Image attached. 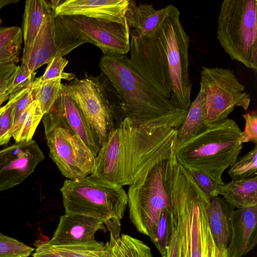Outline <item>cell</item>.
Listing matches in <instances>:
<instances>
[{"instance_id":"1","label":"cell","mask_w":257,"mask_h":257,"mask_svg":"<svg viewBox=\"0 0 257 257\" xmlns=\"http://www.w3.org/2000/svg\"><path fill=\"white\" fill-rule=\"evenodd\" d=\"M176 130L138 127L126 117L100 147L91 174L121 186L136 183L159 158Z\"/></svg>"},{"instance_id":"2","label":"cell","mask_w":257,"mask_h":257,"mask_svg":"<svg viewBox=\"0 0 257 257\" xmlns=\"http://www.w3.org/2000/svg\"><path fill=\"white\" fill-rule=\"evenodd\" d=\"M99 66L120 98L125 117L144 128L178 130L188 110L176 108L169 99L145 80L124 55H103Z\"/></svg>"},{"instance_id":"3","label":"cell","mask_w":257,"mask_h":257,"mask_svg":"<svg viewBox=\"0 0 257 257\" xmlns=\"http://www.w3.org/2000/svg\"><path fill=\"white\" fill-rule=\"evenodd\" d=\"M241 131L236 122L227 118L209 125L190 139L176 144L178 162L189 171H199L220 183L223 172L241 152Z\"/></svg>"},{"instance_id":"4","label":"cell","mask_w":257,"mask_h":257,"mask_svg":"<svg viewBox=\"0 0 257 257\" xmlns=\"http://www.w3.org/2000/svg\"><path fill=\"white\" fill-rule=\"evenodd\" d=\"M177 137V133L146 173L129 186L127 196L130 219L139 232L149 237L162 212L171 209L169 184L176 159Z\"/></svg>"},{"instance_id":"5","label":"cell","mask_w":257,"mask_h":257,"mask_svg":"<svg viewBox=\"0 0 257 257\" xmlns=\"http://www.w3.org/2000/svg\"><path fill=\"white\" fill-rule=\"evenodd\" d=\"M65 213L81 214L103 221L110 237L120 232L121 219L127 205L122 186L92 175L66 180L60 188Z\"/></svg>"},{"instance_id":"6","label":"cell","mask_w":257,"mask_h":257,"mask_svg":"<svg viewBox=\"0 0 257 257\" xmlns=\"http://www.w3.org/2000/svg\"><path fill=\"white\" fill-rule=\"evenodd\" d=\"M62 90L78 104L96 133L100 146L125 118L120 98L102 72L86 75L62 85Z\"/></svg>"},{"instance_id":"7","label":"cell","mask_w":257,"mask_h":257,"mask_svg":"<svg viewBox=\"0 0 257 257\" xmlns=\"http://www.w3.org/2000/svg\"><path fill=\"white\" fill-rule=\"evenodd\" d=\"M256 12V0H224L217 20V38L225 52L255 71Z\"/></svg>"},{"instance_id":"8","label":"cell","mask_w":257,"mask_h":257,"mask_svg":"<svg viewBox=\"0 0 257 257\" xmlns=\"http://www.w3.org/2000/svg\"><path fill=\"white\" fill-rule=\"evenodd\" d=\"M174 6L151 33L162 46L167 58L172 84L169 99L176 108L188 110L191 104L192 82L189 74V37Z\"/></svg>"},{"instance_id":"9","label":"cell","mask_w":257,"mask_h":257,"mask_svg":"<svg viewBox=\"0 0 257 257\" xmlns=\"http://www.w3.org/2000/svg\"><path fill=\"white\" fill-rule=\"evenodd\" d=\"M49 155L63 176L77 180L91 175L96 156L64 119L52 110L42 118Z\"/></svg>"},{"instance_id":"10","label":"cell","mask_w":257,"mask_h":257,"mask_svg":"<svg viewBox=\"0 0 257 257\" xmlns=\"http://www.w3.org/2000/svg\"><path fill=\"white\" fill-rule=\"evenodd\" d=\"M200 88L206 95L208 126L227 119L235 106L241 107L246 111L249 107L250 96L229 68L203 66Z\"/></svg>"},{"instance_id":"11","label":"cell","mask_w":257,"mask_h":257,"mask_svg":"<svg viewBox=\"0 0 257 257\" xmlns=\"http://www.w3.org/2000/svg\"><path fill=\"white\" fill-rule=\"evenodd\" d=\"M86 43L71 30L64 16H56L50 7L32 45L23 50L22 63L33 73L54 58L66 55Z\"/></svg>"},{"instance_id":"12","label":"cell","mask_w":257,"mask_h":257,"mask_svg":"<svg viewBox=\"0 0 257 257\" xmlns=\"http://www.w3.org/2000/svg\"><path fill=\"white\" fill-rule=\"evenodd\" d=\"M130 62L139 74L169 99L172 84L165 53L152 33H131Z\"/></svg>"},{"instance_id":"13","label":"cell","mask_w":257,"mask_h":257,"mask_svg":"<svg viewBox=\"0 0 257 257\" xmlns=\"http://www.w3.org/2000/svg\"><path fill=\"white\" fill-rule=\"evenodd\" d=\"M71 30L86 43L98 47L103 55H124L130 51V27L118 23L83 16H64Z\"/></svg>"},{"instance_id":"14","label":"cell","mask_w":257,"mask_h":257,"mask_svg":"<svg viewBox=\"0 0 257 257\" xmlns=\"http://www.w3.org/2000/svg\"><path fill=\"white\" fill-rule=\"evenodd\" d=\"M44 158L33 140L16 142L0 150V191L23 182Z\"/></svg>"},{"instance_id":"15","label":"cell","mask_w":257,"mask_h":257,"mask_svg":"<svg viewBox=\"0 0 257 257\" xmlns=\"http://www.w3.org/2000/svg\"><path fill=\"white\" fill-rule=\"evenodd\" d=\"M49 3L56 16H79L123 23L128 0H59Z\"/></svg>"},{"instance_id":"16","label":"cell","mask_w":257,"mask_h":257,"mask_svg":"<svg viewBox=\"0 0 257 257\" xmlns=\"http://www.w3.org/2000/svg\"><path fill=\"white\" fill-rule=\"evenodd\" d=\"M105 229L101 219L73 213L61 216L52 238L47 243L52 245L64 246L88 244L96 242V232Z\"/></svg>"},{"instance_id":"17","label":"cell","mask_w":257,"mask_h":257,"mask_svg":"<svg viewBox=\"0 0 257 257\" xmlns=\"http://www.w3.org/2000/svg\"><path fill=\"white\" fill-rule=\"evenodd\" d=\"M257 243V205L234 209L231 232L227 246L229 257H242Z\"/></svg>"},{"instance_id":"18","label":"cell","mask_w":257,"mask_h":257,"mask_svg":"<svg viewBox=\"0 0 257 257\" xmlns=\"http://www.w3.org/2000/svg\"><path fill=\"white\" fill-rule=\"evenodd\" d=\"M50 110L61 116L96 156L100 148L98 137L78 104L65 93L62 87L58 98Z\"/></svg>"},{"instance_id":"19","label":"cell","mask_w":257,"mask_h":257,"mask_svg":"<svg viewBox=\"0 0 257 257\" xmlns=\"http://www.w3.org/2000/svg\"><path fill=\"white\" fill-rule=\"evenodd\" d=\"M234 209L219 196L212 199L207 206L208 226L214 241L220 249L226 248L229 243L231 232V214Z\"/></svg>"},{"instance_id":"20","label":"cell","mask_w":257,"mask_h":257,"mask_svg":"<svg viewBox=\"0 0 257 257\" xmlns=\"http://www.w3.org/2000/svg\"><path fill=\"white\" fill-rule=\"evenodd\" d=\"M23 34L18 26L0 27V80L8 79L20 61Z\"/></svg>"},{"instance_id":"21","label":"cell","mask_w":257,"mask_h":257,"mask_svg":"<svg viewBox=\"0 0 257 257\" xmlns=\"http://www.w3.org/2000/svg\"><path fill=\"white\" fill-rule=\"evenodd\" d=\"M169 5L162 9L156 10L152 4L137 5L134 1L128 0L124 18L128 26L143 35H147L154 31L167 14L173 8Z\"/></svg>"},{"instance_id":"22","label":"cell","mask_w":257,"mask_h":257,"mask_svg":"<svg viewBox=\"0 0 257 257\" xmlns=\"http://www.w3.org/2000/svg\"><path fill=\"white\" fill-rule=\"evenodd\" d=\"M206 95L200 88L198 94L188 109L184 120L177 130V144H181L204 131L208 126L206 123Z\"/></svg>"},{"instance_id":"23","label":"cell","mask_w":257,"mask_h":257,"mask_svg":"<svg viewBox=\"0 0 257 257\" xmlns=\"http://www.w3.org/2000/svg\"><path fill=\"white\" fill-rule=\"evenodd\" d=\"M220 195L234 209L257 205V176L225 183Z\"/></svg>"},{"instance_id":"24","label":"cell","mask_w":257,"mask_h":257,"mask_svg":"<svg viewBox=\"0 0 257 257\" xmlns=\"http://www.w3.org/2000/svg\"><path fill=\"white\" fill-rule=\"evenodd\" d=\"M50 8L49 1L45 0H27L25 3L23 16V50L28 49L33 43L41 26L43 20Z\"/></svg>"},{"instance_id":"25","label":"cell","mask_w":257,"mask_h":257,"mask_svg":"<svg viewBox=\"0 0 257 257\" xmlns=\"http://www.w3.org/2000/svg\"><path fill=\"white\" fill-rule=\"evenodd\" d=\"M43 115L38 101L34 100L13 127L12 137L16 142L32 140Z\"/></svg>"},{"instance_id":"26","label":"cell","mask_w":257,"mask_h":257,"mask_svg":"<svg viewBox=\"0 0 257 257\" xmlns=\"http://www.w3.org/2000/svg\"><path fill=\"white\" fill-rule=\"evenodd\" d=\"M109 257H153L150 247L142 240L122 234L108 241Z\"/></svg>"},{"instance_id":"27","label":"cell","mask_w":257,"mask_h":257,"mask_svg":"<svg viewBox=\"0 0 257 257\" xmlns=\"http://www.w3.org/2000/svg\"><path fill=\"white\" fill-rule=\"evenodd\" d=\"M62 85L60 78L42 81L38 77L33 81L31 86L33 99L38 101L44 114L53 106L59 95Z\"/></svg>"},{"instance_id":"28","label":"cell","mask_w":257,"mask_h":257,"mask_svg":"<svg viewBox=\"0 0 257 257\" xmlns=\"http://www.w3.org/2000/svg\"><path fill=\"white\" fill-rule=\"evenodd\" d=\"M52 246L62 257H109L108 242L104 244L96 241L88 244Z\"/></svg>"},{"instance_id":"29","label":"cell","mask_w":257,"mask_h":257,"mask_svg":"<svg viewBox=\"0 0 257 257\" xmlns=\"http://www.w3.org/2000/svg\"><path fill=\"white\" fill-rule=\"evenodd\" d=\"M228 174L231 180L246 179L257 176V146L245 155L237 157L229 167Z\"/></svg>"},{"instance_id":"30","label":"cell","mask_w":257,"mask_h":257,"mask_svg":"<svg viewBox=\"0 0 257 257\" xmlns=\"http://www.w3.org/2000/svg\"><path fill=\"white\" fill-rule=\"evenodd\" d=\"M172 234L171 209H166L162 212L157 225L150 236L162 256L166 253Z\"/></svg>"},{"instance_id":"31","label":"cell","mask_w":257,"mask_h":257,"mask_svg":"<svg viewBox=\"0 0 257 257\" xmlns=\"http://www.w3.org/2000/svg\"><path fill=\"white\" fill-rule=\"evenodd\" d=\"M17 93L11 95L8 102L0 107V145L7 144L12 137L14 114Z\"/></svg>"},{"instance_id":"32","label":"cell","mask_w":257,"mask_h":257,"mask_svg":"<svg viewBox=\"0 0 257 257\" xmlns=\"http://www.w3.org/2000/svg\"><path fill=\"white\" fill-rule=\"evenodd\" d=\"M36 73H30L28 67L24 64L17 66L14 72L9 79L7 92L10 95L31 86L35 80Z\"/></svg>"},{"instance_id":"33","label":"cell","mask_w":257,"mask_h":257,"mask_svg":"<svg viewBox=\"0 0 257 257\" xmlns=\"http://www.w3.org/2000/svg\"><path fill=\"white\" fill-rule=\"evenodd\" d=\"M34 248L0 232V257H29Z\"/></svg>"},{"instance_id":"34","label":"cell","mask_w":257,"mask_h":257,"mask_svg":"<svg viewBox=\"0 0 257 257\" xmlns=\"http://www.w3.org/2000/svg\"><path fill=\"white\" fill-rule=\"evenodd\" d=\"M188 171L198 187L210 200L220 195L224 182H217L207 174L201 172Z\"/></svg>"},{"instance_id":"35","label":"cell","mask_w":257,"mask_h":257,"mask_svg":"<svg viewBox=\"0 0 257 257\" xmlns=\"http://www.w3.org/2000/svg\"><path fill=\"white\" fill-rule=\"evenodd\" d=\"M68 60L62 56L54 58L48 63L44 74L39 77L42 81H46L55 78L71 81L75 78V75L72 73L63 71L64 68L68 63Z\"/></svg>"},{"instance_id":"36","label":"cell","mask_w":257,"mask_h":257,"mask_svg":"<svg viewBox=\"0 0 257 257\" xmlns=\"http://www.w3.org/2000/svg\"><path fill=\"white\" fill-rule=\"evenodd\" d=\"M245 120V126L241 133V143L252 142L257 144V114L256 110L250 111L242 115Z\"/></svg>"},{"instance_id":"37","label":"cell","mask_w":257,"mask_h":257,"mask_svg":"<svg viewBox=\"0 0 257 257\" xmlns=\"http://www.w3.org/2000/svg\"><path fill=\"white\" fill-rule=\"evenodd\" d=\"M33 100L34 99L31 87L17 93V97L15 102L14 109V125L19 119L23 112Z\"/></svg>"},{"instance_id":"38","label":"cell","mask_w":257,"mask_h":257,"mask_svg":"<svg viewBox=\"0 0 257 257\" xmlns=\"http://www.w3.org/2000/svg\"><path fill=\"white\" fill-rule=\"evenodd\" d=\"M204 257H229L227 248L220 249L213 239L208 225L206 228Z\"/></svg>"},{"instance_id":"39","label":"cell","mask_w":257,"mask_h":257,"mask_svg":"<svg viewBox=\"0 0 257 257\" xmlns=\"http://www.w3.org/2000/svg\"><path fill=\"white\" fill-rule=\"evenodd\" d=\"M32 257H62L54 248L47 243L43 242L37 246Z\"/></svg>"},{"instance_id":"40","label":"cell","mask_w":257,"mask_h":257,"mask_svg":"<svg viewBox=\"0 0 257 257\" xmlns=\"http://www.w3.org/2000/svg\"><path fill=\"white\" fill-rule=\"evenodd\" d=\"M9 78L0 80V94L7 92Z\"/></svg>"},{"instance_id":"41","label":"cell","mask_w":257,"mask_h":257,"mask_svg":"<svg viewBox=\"0 0 257 257\" xmlns=\"http://www.w3.org/2000/svg\"><path fill=\"white\" fill-rule=\"evenodd\" d=\"M19 0H0V10L4 7L10 4H15Z\"/></svg>"},{"instance_id":"42","label":"cell","mask_w":257,"mask_h":257,"mask_svg":"<svg viewBox=\"0 0 257 257\" xmlns=\"http://www.w3.org/2000/svg\"><path fill=\"white\" fill-rule=\"evenodd\" d=\"M10 96L7 92L0 94V107L4 102L9 99Z\"/></svg>"},{"instance_id":"43","label":"cell","mask_w":257,"mask_h":257,"mask_svg":"<svg viewBox=\"0 0 257 257\" xmlns=\"http://www.w3.org/2000/svg\"><path fill=\"white\" fill-rule=\"evenodd\" d=\"M2 19H1V17H0V25L2 24Z\"/></svg>"}]
</instances>
